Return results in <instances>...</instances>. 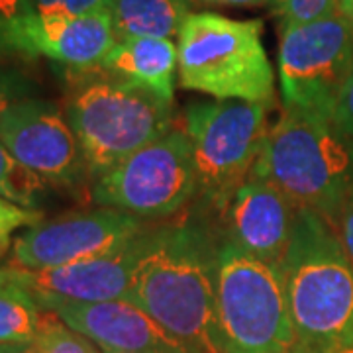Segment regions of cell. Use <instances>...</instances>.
I'll list each match as a JSON object with an SVG mask.
<instances>
[{"instance_id":"23","label":"cell","mask_w":353,"mask_h":353,"mask_svg":"<svg viewBox=\"0 0 353 353\" xmlns=\"http://www.w3.org/2000/svg\"><path fill=\"white\" fill-rule=\"evenodd\" d=\"M34 99V85L20 71L0 65V126L16 104Z\"/></svg>"},{"instance_id":"6","label":"cell","mask_w":353,"mask_h":353,"mask_svg":"<svg viewBox=\"0 0 353 353\" xmlns=\"http://www.w3.org/2000/svg\"><path fill=\"white\" fill-rule=\"evenodd\" d=\"M67 120L94 181L173 130V102L102 73L73 92Z\"/></svg>"},{"instance_id":"1","label":"cell","mask_w":353,"mask_h":353,"mask_svg":"<svg viewBox=\"0 0 353 353\" xmlns=\"http://www.w3.org/2000/svg\"><path fill=\"white\" fill-rule=\"evenodd\" d=\"M218 240L206 218L152 228L126 296L192 353H224L216 316Z\"/></svg>"},{"instance_id":"33","label":"cell","mask_w":353,"mask_h":353,"mask_svg":"<svg viewBox=\"0 0 353 353\" xmlns=\"http://www.w3.org/2000/svg\"><path fill=\"white\" fill-rule=\"evenodd\" d=\"M104 353H132V352H110V350H102Z\"/></svg>"},{"instance_id":"4","label":"cell","mask_w":353,"mask_h":353,"mask_svg":"<svg viewBox=\"0 0 353 353\" xmlns=\"http://www.w3.org/2000/svg\"><path fill=\"white\" fill-rule=\"evenodd\" d=\"M259 20L192 12L176 36V73L183 88L216 101L271 104L275 75L261 41Z\"/></svg>"},{"instance_id":"27","label":"cell","mask_w":353,"mask_h":353,"mask_svg":"<svg viewBox=\"0 0 353 353\" xmlns=\"http://www.w3.org/2000/svg\"><path fill=\"white\" fill-rule=\"evenodd\" d=\"M336 230H338V234H340L343 248L347 250V253H350V257H352L353 261V185L352 189L347 190L345 201L341 204Z\"/></svg>"},{"instance_id":"10","label":"cell","mask_w":353,"mask_h":353,"mask_svg":"<svg viewBox=\"0 0 353 353\" xmlns=\"http://www.w3.org/2000/svg\"><path fill=\"white\" fill-rule=\"evenodd\" d=\"M143 218L116 208L71 212L30 226L12 243V265L41 271L116 252L148 230Z\"/></svg>"},{"instance_id":"31","label":"cell","mask_w":353,"mask_h":353,"mask_svg":"<svg viewBox=\"0 0 353 353\" xmlns=\"http://www.w3.org/2000/svg\"><path fill=\"white\" fill-rule=\"evenodd\" d=\"M332 353H353V347H345V350H340V352H332Z\"/></svg>"},{"instance_id":"13","label":"cell","mask_w":353,"mask_h":353,"mask_svg":"<svg viewBox=\"0 0 353 353\" xmlns=\"http://www.w3.org/2000/svg\"><path fill=\"white\" fill-rule=\"evenodd\" d=\"M222 238L265 263L281 267L289 248L296 206L263 176L252 175L220 208Z\"/></svg>"},{"instance_id":"26","label":"cell","mask_w":353,"mask_h":353,"mask_svg":"<svg viewBox=\"0 0 353 353\" xmlns=\"http://www.w3.org/2000/svg\"><path fill=\"white\" fill-rule=\"evenodd\" d=\"M32 14H36L32 0H0V41L4 43V48H6V34Z\"/></svg>"},{"instance_id":"32","label":"cell","mask_w":353,"mask_h":353,"mask_svg":"<svg viewBox=\"0 0 353 353\" xmlns=\"http://www.w3.org/2000/svg\"><path fill=\"white\" fill-rule=\"evenodd\" d=\"M18 353H38L36 350H34V345L32 347H28V350H24V352H18Z\"/></svg>"},{"instance_id":"24","label":"cell","mask_w":353,"mask_h":353,"mask_svg":"<svg viewBox=\"0 0 353 353\" xmlns=\"http://www.w3.org/2000/svg\"><path fill=\"white\" fill-rule=\"evenodd\" d=\"M36 14L41 16H85L108 12V0H32Z\"/></svg>"},{"instance_id":"34","label":"cell","mask_w":353,"mask_h":353,"mask_svg":"<svg viewBox=\"0 0 353 353\" xmlns=\"http://www.w3.org/2000/svg\"><path fill=\"white\" fill-rule=\"evenodd\" d=\"M0 51H6V48H4V43L0 41Z\"/></svg>"},{"instance_id":"8","label":"cell","mask_w":353,"mask_h":353,"mask_svg":"<svg viewBox=\"0 0 353 353\" xmlns=\"http://www.w3.org/2000/svg\"><path fill=\"white\" fill-rule=\"evenodd\" d=\"M199 194V175L189 136L169 130L108 173L94 179L92 201L143 220L181 212Z\"/></svg>"},{"instance_id":"16","label":"cell","mask_w":353,"mask_h":353,"mask_svg":"<svg viewBox=\"0 0 353 353\" xmlns=\"http://www.w3.org/2000/svg\"><path fill=\"white\" fill-rule=\"evenodd\" d=\"M99 69L104 75L150 90L155 97L173 102L176 46L171 39H118Z\"/></svg>"},{"instance_id":"17","label":"cell","mask_w":353,"mask_h":353,"mask_svg":"<svg viewBox=\"0 0 353 353\" xmlns=\"http://www.w3.org/2000/svg\"><path fill=\"white\" fill-rule=\"evenodd\" d=\"M194 0H108L116 39L179 36Z\"/></svg>"},{"instance_id":"5","label":"cell","mask_w":353,"mask_h":353,"mask_svg":"<svg viewBox=\"0 0 353 353\" xmlns=\"http://www.w3.org/2000/svg\"><path fill=\"white\" fill-rule=\"evenodd\" d=\"M216 316L224 353H294L283 271L220 236L216 253Z\"/></svg>"},{"instance_id":"2","label":"cell","mask_w":353,"mask_h":353,"mask_svg":"<svg viewBox=\"0 0 353 353\" xmlns=\"http://www.w3.org/2000/svg\"><path fill=\"white\" fill-rule=\"evenodd\" d=\"M281 271L299 341L294 353L353 347V261L338 230L314 210L296 208Z\"/></svg>"},{"instance_id":"28","label":"cell","mask_w":353,"mask_h":353,"mask_svg":"<svg viewBox=\"0 0 353 353\" xmlns=\"http://www.w3.org/2000/svg\"><path fill=\"white\" fill-rule=\"evenodd\" d=\"M202 4H214V6H261L269 4V0H196Z\"/></svg>"},{"instance_id":"30","label":"cell","mask_w":353,"mask_h":353,"mask_svg":"<svg viewBox=\"0 0 353 353\" xmlns=\"http://www.w3.org/2000/svg\"><path fill=\"white\" fill-rule=\"evenodd\" d=\"M14 283V265H0V287Z\"/></svg>"},{"instance_id":"18","label":"cell","mask_w":353,"mask_h":353,"mask_svg":"<svg viewBox=\"0 0 353 353\" xmlns=\"http://www.w3.org/2000/svg\"><path fill=\"white\" fill-rule=\"evenodd\" d=\"M43 310L20 283L0 287V353L24 352L38 338Z\"/></svg>"},{"instance_id":"29","label":"cell","mask_w":353,"mask_h":353,"mask_svg":"<svg viewBox=\"0 0 353 353\" xmlns=\"http://www.w3.org/2000/svg\"><path fill=\"white\" fill-rule=\"evenodd\" d=\"M340 14L345 18L353 34V0H340Z\"/></svg>"},{"instance_id":"19","label":"cell","mask_w":353,"mask_h":353,"mask_svg":"<svg viewBox=\"0 0 353 353\" xmlns=\"http://www.w3.org/2000/svg\"><path fill=\"white\" fill-rule=\"evenodd\" d=\"M46 181L26 169L0 141V196L30 210H38Z\"/></svg>"},{"instance_id":"11","label":"cell","mask_w":353,"mask_h":353,"mask_svg":"<svg viewBox=\"0 0 353 353\" xmlns=\"http://www.w3.org/2000/svg\"><path fill=\"white\" fill-rule=\"evenodd\" d=\"M0 141L46 183L77 185L88 175L73 128L50 101L34 97L16 104L0 126Z\"/></svg>"},{"instance_id":"22","label":"cell","mask_w":353,"mask_h":353,"mask_svg":"<svg viewBox=\"0 0 353 353\" xmlns=\"http://www.w3.org/2000/svg\"><path fill=\"white\" fill-rule=\"evenodd\" d=\"M41 218L43 216L39 210H30L0 196V257L12 248L14 232L20 228L36 226Z\"/></svg>"},{"instance_id":"9","label":"cell","mask_w":353,"mask_h":353,"mask_svg":"<svg viewBox=\"0 0 353 353\" xmlns=\"http://www.w3.org/2000/svg\"><path fill=\"white\" fill-rule=\"evenodd\" d=\"M353 69V34L340 12L299 26H283L279 81L285 106L332 120Z\"/></svg>"},{"instance_id":"15","label":"cell","mask_w":353,"mask_h":353,"mask_svg":"<svg viewBox=\"0 0 353 353\" xmlns=\"http://www.w3.org/2000/svg\"><path fill=\"white\" fill-rule=\"evenodd\" d=\"M57 314L69 328L94 341L101 350L132 353H192L169 336L152 316L128 301L69 303L36 301Z\"/></svg>"},{"instance_id":"21","label":"cell","mask_w":353,"mask_h":353,"mask_svg":"<svg viewBox=\"0 0 353 353\" xmlns=\"http://www.w3.org/2000/svg\"><path fill=\"white\" fill-rule=\"evenodd\" d=\"M281 26H299L340 12V0H269Z\"/></svg>"},{"instance_id":"7","label":"cell","mask_w":353,"mask_h":353,"mask_svg":"<svg viewBox=\"0 0 353 353\" xmlns=\"http://www.w3.org/2000/svg\"><path fill=\"white\" fill-rule=\"evenodd\" d=\"M199 175L196 199L218 210L252 175L269 134L267 106L241 101L192 102L185 110Z\"/></svg>"},{"instance_id":"14","label":"cell","mask_w":353,"mask_h":353,"mask_svg":"<svg viewBox=\"0 0 353 353\" xmlns=\"http://www.w3.org/2000/svg\"><path fill=\"white\" fill-rule=\"evenodd\" d=\"M108 12L85 16L32 14L6 34V48L26 55H43L73 69H99L116 46Z\"/></svg>"},{"instance_id":"12","label":"cell","mask_w":353,"mask_h":353,"mask_svg":"<svg viewBox=\"0 0 353 353\" xmlns=\"http://www.w3.org/2000/svg\"><path fill=\"white\" fill-rule=\"evenodd\" d=\"M150 230L152 228L116 252L85 261L41 271H30L14 265V281L30 290L36 301H126L139 259L148 245Z\"/></svg>"},{"instance_id":"3","label":"cell","mask_w":353,"mask_h":353,"mask_svg":"<svg viewBox=\"0 0 353 353\" xmlns=\"http://www.w3.org/2000/svg\"><path fill=\"white\" fill-rule=\"evenodd\" d=\"M252 173L271 181L296 208L338 224L353 185V143L318 112L285 106Z\"/></svg>"},{"instance_id":"20","label":"cell","mask_w":353,"mask_h":353,"mask_svg":"<svg viewBox=\"0 0 353 353\" xmlns=\"http://www.w3.org/2000/svg\"><path fill=\"white\" fill-rule=\"evenodd\" d=\"M34 350L38 353H104L94 341L69 328L59 316L50 310H43Z\"/></svg>"},{"instance_id":"25","label":"cell","mask_w":353,"mask_h":353,"mask_svg":"<svg viewBox=\"0 0 353 353\" xmlns=\"http://www.w3.org/2000/svg\"><path fill=\"white\" fill-rule=\"evenodd\" d=\"M332 122L353 143V69L336 101Z\"/></svg>"}]
</instances>
